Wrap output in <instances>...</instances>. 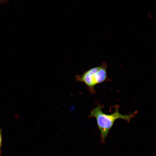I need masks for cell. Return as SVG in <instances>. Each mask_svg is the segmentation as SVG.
<instances>
[{"label": "cell", "mask_w": 156, "mask_h": 156, "mask_svg": "<svg viewBox=\"0 0 156 156\" xmlns=\"http://www.w3.org/2000/svg\"><path fill=\"white\" fill-rule=\"evenodd\" d=\"M102 107L100 104L98 105L96 107L91 110L89 117H94L96 119L101 133V142L103 143L105 142L109 131L116 120L121 119L129 122L137 113V112H135L129 115H123L120 113L118 111L119 107L117 106L113 113L107 114L102 112Z\"/></svg>", "instance_id": "obj_1"}, {"label": "cell", "mask_w": 156, "mask_h": 156, "mask_svg": "<svg viewBox=\"0 0 156 156\" xmlns=\"http://www.w3.org/2000/svg\"><path fill=\"white\" fill-rule=\"evenodd\" d=\"M107 63L103 62L101 65L89 69L83 75L76 76V79L78 81L84 83L89 91L94 93V88L96 85L112 81L107 76Z\"/></svg>", "instance_id": "obj_2"}, {"label": "cell", "mask_w": 156, "mask_h": 156, "mask_svg": "<svg viewBox=\"0 0 156 156\" xmlns=\"http://www.w3.org/2000/svg\"><path fill=\"white\" fill-rule=\"evenodd\" d=\"M2 134H1V129L0 128V154L1 153V147L2 144Z\"/></svg>", "instance_id": "obj_3"}, {"label": "cell", "mask_w": 156, "mask_h": 156, "mask_svg": "<svg viewBox=\"0 0 156 156\" xmlns=\"http://www.w3.org/2000/svg\"><path fill=\"white\" fill-rule=\"evenodd\" d=\"M5 0H0V1H5Z\"/></svg>", "instance_id": "obj_4"}]
</instances>
